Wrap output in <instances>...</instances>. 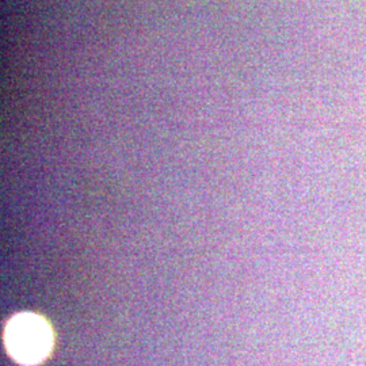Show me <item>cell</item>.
<instances>
[{
	"instance_id": "cell-1",
	"label": "cell",
	"mask_w": 366,
	"mask_h": 366,
	"mask_svg": "<svg viewBox=\"0 0 366 366\" xmlns=\"http://www.w3.org/2000/svg\"><path fill=\"white\" fill-rule=\"evenodd\" d=\"M4 345L10 357L18 364L39 365L52 350V328L39 315H15L4 331Z\"/></svg>"
}]
</instances>
